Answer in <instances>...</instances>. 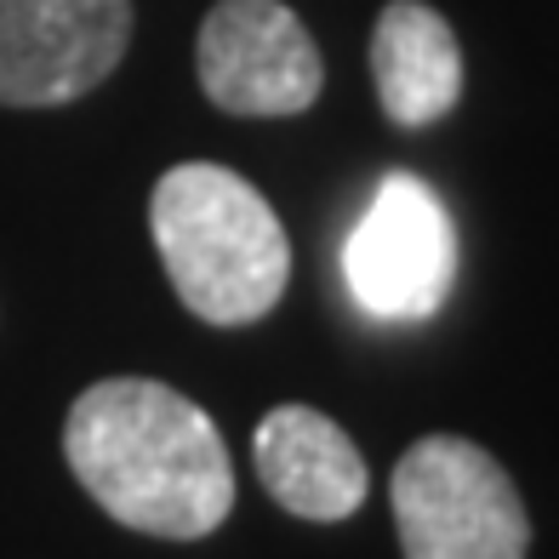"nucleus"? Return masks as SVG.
Instances as JSON below:
<instances>
[{"instance_id": "obj_1", "label": "nucleus", "mask_w": 559, "mask_h": 559, "mask_svg": "<svg viewBox=\"0 0 559 559\" xmlns=\"http://www.w3.org/2000/svg\"><path fill=\"white\" fill-rule=\"evenodd\" d=\"M81 491L126 531L200 543L235 508V468L206 405L160 377H104L63 417Z\"/></svg>"}, {"instance_id": "obj_2", "label": "nucleus", "mask_w": 559, "mask_h": 559, "mask_svg": "<svg viewBox=\"0 0 559 559\" xmlns=\"http://www.w3.org/2000/svg\"><path fill=\"white\" fill-rule=\"evenodd\" d=\"M148 235L177 302L206 325H258L292 280V240L263 189L217 160L171 166L148 194Z\"/></svg>"}, {"instance_id": "obj_3", "label": "nucleus", "mask_w": 559, "mask_h": 559, "mask_svg": "<svg viewBox=\"0 0 559 559\" xmlns=\"http://www.w3.org/2000/svg\"><path fill=\"white\" fill-rule=\"evenodd\" d=\"M405 559H525V497L486 445L463 435H423L389 479Z\"/></svg>"}, {"instance_id": "obj_4", "label": "nucleus", "mask_w": 559, "mask_h": 559, "mask_svg": "<svg viewBox=\"0 0 559 559\" xmlns=\"http://www.w3.org/2000/svg\"><path fill=\"white\" fill-rule=\"evenodd\" d=\"M343 274L371 320H428L456 280V228L440 194L412 171L383 177L343 246Z\"/></svg>"}, {"instance_id": "obj_5", "label": "nucleus", "mask_w": 559, "mask_h": 559, "mask_svg": "<svg viewBox=\"0 0 559 559\" xmlns=\"http://www.w3.org/2000/svg\"><path fill=\"white\" fill-rule=\"evenodd\" d=\"M200 92L240 120H292L314 109L325 63L286 0H217L194 35Z\"/></svg>"}, {"instance_id": "obj_6", "label": "nucleus", "mask_w": 559, "mask_h": 559, "mask_svg": "<svg viewBox=\"0 0 559 559\" xmlns=\"http://www.w3.org/2000/svg\"><path fill=\"white\" fill-rule=\"evenodd\" d=\"M132 0H0V109H63L120 69Z\"/></svg>"}, {"instance_id": "obj_7", "label": "nucleus", "mask_w": 559, "mask_h": 559, "mask_svg": "<svg viewBox=\"0 0 559 559\" xmlns=\"http://www.w3.org/2000/svg\"><path fill=\"white\" fill-rule=\"evenodd\" d=\"M251 463H258L263 491L286 514L314 525L354 520L371 491L360 445L314 405H274L251 435Z\"/></svg>"}, {"instance_id": "obj_8", "label": "nucleus", "mask_w": 559, "mask_h": 559, "mask_svg": "<svg viewBox=\"0 0 559 559\" xmlns=\"http://www.w3.org/2000/svg\"><path fill=\"white\" fill-rule=\"evenodd\" d=\"M371 81L383 115L405 132L445 120L468 81L456 29L428 0H389L371 29Z\"/></svg>"}]
</instances>
